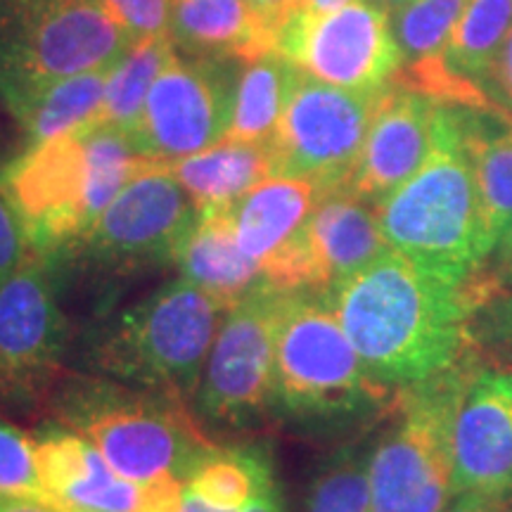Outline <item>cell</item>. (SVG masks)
<instances>
[{"label": "cell", "instance_id": "cell-12", "mask_svg": "<svg viewBox=\"0 0 512 512\" xmlns=\"http://www.w3.org/2000/svg\"><path fill=\"white\" fill-rule=\"evenodd\" d=\"M238 67L233 60L174 57L143 107L133 150L147 162H178L228 138Z\"/></svg>", "mask_w": 512, "mask_h": 512}, {"label": "cell", "instance_id": "cell-40", "mask_svg": "<svg viewBox=\"0 0 512 512\" xmlns=\"http://www.w3.org/2000/svg\"><path fill=\"white\" fill-rule=\"evenodd\" d=\"M178 512H238V510H228V508H219V505L204 501L200 494L190 489L188 484L183 486V496H181V508Z\"/></svg>", "mask_w": 512, "mask_h": 512}, {"label": "cell", "instance_id": "cell-18", "mask_svg": "<svg viewBox=\"0 0 512 512\" xmlns=\"http://www.w3.org/2000/svg\"><path fill=\"white\" fill-rule=\"evenodd\" d=\"M439 105L401 81L389 83L347 190L373 207L399 190L430 157Z\"/></svg>", "mask_w": 512, "mask_h": 512}, {"label": "cell", "instance_id": "cell-35", "mask_svg": "<svg viewBox=\"0 0 512 512\" xmlns=\"http://www.w3.org/2000/svg\"><path fill=\"white\" fill-rule=\"evenodd\" d=\"M484 93L489 95L494 107L512 114V29L491 64L489 76L484 81Z\"/></svg>", "mask_w": 512, "mask_h": 512}, {"label": "cell", "instance_id": "cell-11", "mask_svg": "<svg viewBox=\"0 0 512 512\" xmlns=\"http://www.w3.org/2000/svg\"><path fill=\"white\" fill-rule=\"evenodd\" d=\"M278 53L304 76L351 91L387 86L403 64L389 12L373 0L299 8L280 29Z\"/></svg>", "mask_w": 512, "mask_h": 512}, {"label": "cell", "instance_id": "cell-23", "mask_svg": "<svg viewBox=\"0 0 512 512\" xmlns=\"http://www.w3.org/2000/svg\"><path fill=\"white\" fill-rule=\"evenodd\" d=\"M169 38L188 57L247 62L278 50V38L247 0H174Z\"/></svg>", "mask_w": 512, "mask_h": 512}, {"label": "cell", "instance_id": "cell-21", "mask_svg": "<svg viewBox=\"0 0 512 512\" xmlns=\"http://www.w3.org/2000/svg\"><path fill=\"white\" fill-rule=\"evenodd\" d=\"M112 69H93L64 79L0 76V98L29 145L74 131L98 119Z\"/></svg>", "mask_w": 512, "mask_h": 512}, {"label": "cell", "instance_id": "cell-10", "mask_svg": "<svg viewBox=\"0 0 512 512\" xmlns=\"http://www.w3.org/2000/svg\"><path fill=\"white\" fill-rule=\"evenodd\" d=\"M67 339L50 261L29 252L0 285V403L34 408L50 399L64 373Z\"/></svg>", "mask_w": 512, "mask_h": 512}, {"label": "cell", "instance_id": "cell-7", "mask_svg": "<svg viewBox=\"0 0 512 512\" xmlns=\"http://www.w3.org/2000/svg\"><path fill=\"white\" fill-rule=\"evenodd\" d=\"M467 361L396 392V422L368 458L370 512H444L456 496L451 418Z\"/></svg>", "mask_w": 512, "mask_h": 512}, {"label": "cell", "instance_id": "cell-36", "mask_svg": "<svg viewBox=\"0 0 512 512\" xmlns=\"http://www.w3.org/2000/svg\"><path fill=\"white\" fill-rule=\"evenodd\" d=\"M247 5L252 8L264 27L278 38L280 29L290 22V17L302 8V0H247Z\"/></svg>", "mask_w": 512, "mask_h": 512}, {"label": "cell", "instance_id": "cell-4", "mask_svg": "<svg viewBox=\"0 0 512 512\" xmlns=\"http://www.w3.org/2000/svg\"><path fill=\"white\" fill-rule=\"evenodd\" d=\"M57 415L91 441L117 475L138 484L159 479L188 484L195 467L216 448L183 399L152 389L81 380L62 389Z\"/></svg>", "mask_w": 512, "mask_h": 512}, {"label": "cell", "instance_id": "cell-24", "mask_svg": "<svg viewBox=\"0 0 512 512\" xmlns=\"http://www.w3.org/2000/svg\"><path fill=\"white\" fill-rule=\"evenodd\" d=\"M169 166L200 214L233 209L247 192L271 178L268 143L252 140L223 138L221 143Z\"/></svg>", "mask_w": 512, "mask_h": 512}, {"label": "cell", "instance_id": "cell-34", "mask_svg": "<svg viewBox=\"0 0 512 512\" xmlns=\"http://www.w3.org/2000/svg\"><path fill=\"white\" fill-rule=\"evenodd\" d=\"M31 252L22 228L8 204L0 197V285L15 268L22 264L24 256Z\"/></svg>", "mask_w": 512, "mask_h": 512}, {"label": "cell", "instance_id": "cell-25", "mask_svg": "<svg viewBox=\"0 0 512 512\" xmlns=\"http://www.w3.org/2000/svg\"><path fill=\"white\" fill-rule=\"evenodd\" d=\"M496 110L465 107V140L475 166L482 216L491 259L512 245V114L501 128L486 126V114Z\"/></svg>", "mask_w": 512, "mask_h": 512}, {"label": "cell", "instance_id": "cell-22", "mask_svg": "<svg viewBox=\"0 0 512 512\" xmlns=\"http://www.w3.org/2000/svg\"><path fill=\"white\" fill-rule=\"evenodd\" d=\"M174 264L181 278L207 292L223 311L266 285L264 273L235 238L233 211H204L178 247Z\"/></svg>", "mask_w": 512, "mask_h": 512}, {"label": "cell", "instance_id": "cell-31", "mask_svg": "<svg viewBox=\"0 0 512 512\" xmlns=\"http://www.w3.org/2000/svg\"><path fill=\"white\" fill-rule=\"evenodd\" d=\"M0 496L50 503L38 472L34 439L5 420H0Z\"/></svg>", "mask_w": 512, "mask_h": 512}, {"label": "cell", "instance_id": "cell-2", "mask_svg": "<svg viewBox=\"0 0 512 512\" xmlns=\"http://www.w3.org/2000/svg\"><path fill=\"white\" fill-rule=\"evenodd\" d=\"M145 164L128 136L93 119L27 145L0 166V197L31 252L48 261L64 259L79 249L102 211Z\"/></svg>", "mask_w": 512, "mask_h": 512}, {"label": "cell", "instance_id": "cell-42", "mask_svg": "<svg viewBox=\"0 0 512 512\" xmlns=\"http://www.w3.org/2000/svg\"><path fill=\"white\" fill-rule=\"evenodd\" d=\"M349 3V0H302V8H311V10H332L339 8V5Z\"/></svg>", "mask_w": 512, "mask_h": 512}, {"label": "cell", "instance_id": "cell-41", "mask_svg": "<svg viewBox=\"0 0 512 512\" xmlns=\"http://www.w3.org/2000/svg\"><path fill=\"white\" fill-rule=\"evenodd\" d=\"M491 271L496 273L501 285H512V245H508L503 252H498L494 259H491Z\"/></svg>", "mask_w": 512, "mask_h": 512}, {"label": "cell", "instance_id": "cell-33", "mask_svg": "<svg viewBox=\"0 0 512 512\" xmlns=\"http://www.w3.org/2000/svg\"><path fill=\"white\" fill-rule=\"evenodd\" d=\"M477 344H491L512 358V294L503 290L482 306L475 320Z\"/></svg>", "mask_w": 512, "mask_h": 512}, {"label": "cell", "instance_id": "cell-30", "mask_svg": "<svg viewBox=\"0 0 512 512\" xmlns=\"http://www.w3.org/2000/svg\"><path fill=\"white\" fill-rule=\"evenodd\" d=\"M306 512H370L368 458L342 453L316 477Z\"/></svg>", "mask_w": 512, "mask_h": 512}, {"label": "cell", "instance_id": "cell-39", "mask_svg": "<svg viewBox=\"0 0 512 512\" xmlns=\"http://www.w3.org/2000/svg\"><path fill=\"white\" fill-rule=\"evenodd\" d=\"M242 512H287V510L278 486H271V489L264 491V494L252 498V501L242 508Z\"/></svg>", "mask_w": 512, "mask_h": 512}, {"label": "cell", "instance_id": "cell-6", "mask_svg": "<svg viewBox=\"0 0 512 512\" xmlns=\"http://www.w3.org/2000/svg\"><path fill=\"white\" fill-rule=\"evenodd\" d=\"M223 311L190 280L176 278L117 318L98 344V366L138 389L178 399L197 394Z\"/></svg>", "mask_w": 512, "mask_h": 512}, {"label": "cell", "instance_id": "cell-5", "mask_svg": "<svg viewBox=\"0 0 512 512\" xmlns=\"http://www.w3.org/2000/svg\"><path fill=\"white\" fill-rule=\"evenodd\" d=\"M389 389L361 356L320 292H283L273 335V403L294 418L335 420L377 408Z\"/></svg>", "mask_w": 512, "mask_h": 512}, {"label": "cell", "instance_id": "cell-15", "mask_svg": "<svg viewBox=\"0 0 512 512\" xmlns=\"http://www.w3.org/2000/svg\"><path fill=\"white\" fill-rule=\"evenodd\" d=\"M465 363L451 418L456 494L512 501V368Z\"/></svg>", "mask_w": 512, "mask_h": 512}, {"label": "cell", "instance_id": "cell-44", "mask_svg": "<svg viewBox=\"0 0 512 512\" xmlns=\"http://www.w3.org/2000/svg\"><path fill=\"white\" fill-rule=\"evenodd\" d=\"M501 512H512V501H503Z\"/></svg>", "mask_w": 512, "mask_h": 512}, {"label": "cell", "instance_id": "cell-32", "mask_svg": "<svg viewBox=\"0 0 512 512\" xmlns=\"http://www.w3.org/2000/svg\"><path fill=\"white\" fill-rule=\"evenodd\" d=\"M100 5L136 43L169 36L174 0H100Z\"/></svg>", "mask_w": 512, "mask_h": 512}, {"label": "cell", "instance_id": "cell-27", "mask_svg": "<svg viewBox=\"0 0 512 512\" xmlns=\"http://www.w3.org/2000/svg\"><path fill=\"white\" fill-rule=\"evenodd\" d=\"M176 55V46L171 43L169 36L138 41L112 67L98 119L114 126L131 140L140 117H143L147 95L155 86L157 76L164 72L166 64L174 60Z\"/></svg>", "mask_w": 512, "mask_h": 512}, {"label": "cell", "instance_id": "cell-26", "mask_svg": "<svg viewBox=\"0 0 512 512\" xmlns=\"http://www.w3.org/2000/svg\"><path fill=\"white\" fill-rule=\"evenodd\" d=\"M240 64L228 138L268 143L290 105L302 72L278 50Z\"/></svg>", "mask_w": 512, "mask_h": 512}, {"label": "cell", "instance_id": "cell-37", "mask_svg": "<svg viewBox=\"0 0 512 512\" xmlns=\"http://www.w3.org/2000/svg\"><path fill=\"white\" fill-rule=\"evenodd\" d=\"M503 501L489 498L482 494H472V491H460L448 501L444 512H501Z\"/></svg>", "mask_w": 512, "mask_h": 512}, {"label": "cell", "instance_id": "cell-43", "mask_svg": "<svg viewBox=\"0 0 512 512\" xmlns=\"http://www.w3.org/2000/svg\"><path fill=\"white\" fill-rule=\"evenodd\" d=\"M373 3H377L382 10H387L389 15H392V12L406 8L408 3H413V0H373Z\"/></svg>", "mask_w": 512, "mask_h": 512}, {"label": "cell", "instance_id": "cell-19", "mask_svg": "<svg viewBox=\"0 0 512 512\" xmlns=\"http://www.w3.org/2000/svg\"><path fill=\"white\" fill-rule=\"evenodd\" d=\"M50 503L62 512H143L147 484L117 475L81 434L48 427L34 439Z\"/></svg>", "mask_w": 512, "mask_h": 512}, {"label": "cell", "instance_id": "cell-28", "mask_svg": "<svg viewBox=\"0 0 512 512\" xmlns=\"http://www.w3.org/2000/svg\"><path fill=\"white\" fill-rule=\"evenodd\" d=\"M188 486L204 501L219 508L238 510L275 486L266 456L254 448H219L209 451L195 467Z\"/></svg>", "mask_w": 512, "mask_h": 512}, {"label": "cell", "instance_id": "cell-16", "mask_svg": "<svg viewBox=\"0 0 512 512\" xmlns=\"http://www.w3.org/2000/svg\"><path fill=\"white\" fill-rule=\"evenodd\" d=\"M318 200L309 183L268 178L230 209L240 249L275 292H316L306 228Z\"/></svg>", "mask_w": 512, "mask_h": 512}, {"label": "cell", "instance_id": "cell-29", "mask_svg": "<svg viewBox=\"0 0 512 512\" xmlns=\"http://www.w3.org/2000/svg\"><path fill=\"white\" fill-rule=\"evenodd\" d=\"M470 0H413L389 15L401 69L437 60Z\"/></svg>", "mask_w": 512, "mask_h": 512}, {"label": "cell", "instance_id": "cell-38", "mask_svg": "<svg viewBox=\"0 0 512 512\" xmlns=\"http://www.w3.org/2000/svg\"><path fill=\"white\" fill-rule=\"evenodd\" d=\"M0 512H62V510L50 503L34 501V498L0 496Z\"/></svg>", "mask_w": 512, "mask_h": 512}, {"label": "cell", "instance_id": "cell-20", "mask_svg": "<svg viewBox=\"0 0 512 512\" xmlns=\"http://www.w3.org/2000/svg\"><path fill=\"white\" fill-rule=\"evenodd\" d=\"M309 252L316 292L330 294L387 252L377 211L349 190L323 195L313 209Z\"/></svg>", "mask_w": 512, "mask_h": 512}, {"label": "cell", "instance_id": "cell-8", "mask_svg": "<svg viewBox=\"0 0 512 512\" xmlns=\"http://www.w3.org/2000/svg\"><path fill=\"white\" fill-rule=\"evenodd\" d=\"M387 86L351 91L302 74L268 140L271 178L304 181L320 197L347 190Z\"/></svg>", "mask_w": 512, "mask_h": 512}, {"label": "cell", "instance_id": "cell-13", "mask_svg": "<svg viewBox=\"0 0 512 512\" xmlns=\"http://www.w3.org/2000/svg\"><path fill=\"white\" fill-rule=\"evenodd\" d=\"M200 211L169 164L147 162L128 181L74 254L102 268L174 264Z\"/></svg>", "mask_w": 512, "mask_h": 512}, {"label": "cell", "instance_id": "cell-17", "mask_svg": "<svg viewBox=\"0 0 512 512\" xmlns=\"http://www.w3.org/2000/svg\"><path fill=\"white\" fill-rule=\"evenodd\" d=\"M510 29L512 0H470L437 60L401 69L394 79L441 105L498 110L484 81Z\"/></svg>", "mask_w": 512, "mask_h": 512}, {"label": "cell", "instance_id": "cell-3", "mask_svg": "<svg viewBox=\"0 0 512 512\" xmlns=\"http://www.w3.org/2000/svg\"><path fill=\"white\" fill-rule=\"evenodd\" d=\"M389 249L448 280L489 268L482 200L465 140V107L439 105L425 164L375 207Z\"/></svg>", "mask_w": 512, "mask_h": 512}, {"label": "cell", "instance_id": "cell-14", "mask_svg": "<svg viewBox=\"0 0 512 512\" xmlns=\"http://www.w3.org/2000/svg\"><path fill=\"white\" fill-rule=\"evenodd\" d=\"M280 294L264 285L235 304L216 332L197 408L214 425L249 427L273 403V335Z\"/></svg>", "mask_w": 512, "mask_h": 512}, {"label": "cell", "instance_id": "cell-1", "mask_svg": "<svg viewBox=\"0 0 512 512\" xmlns=\"http://www.w3.org/2000/svg\"><path fill=\"white\" fill-rule=\"evenodd\" d=\"M501 287L491 266L470 280H448L387 249L325 297L368 375L401 392L475 354L477 313Z\"/></svg>", "mask_w": 512, "mask_h": 512}, {"label": "cell", "instance_id": "cell-9", "mask_svg": "<svg viewBox=\"0 0 512 512\" xmlns=\"http://www.w3.org/2000/svg\"><path fill=\"white\" fill-rule=\"evenodd\" d=\"M133 46L100 0H0V76L112 69Z\"/></svg>", "mask_w": 512, "mask_h": 512}]
</instances>
